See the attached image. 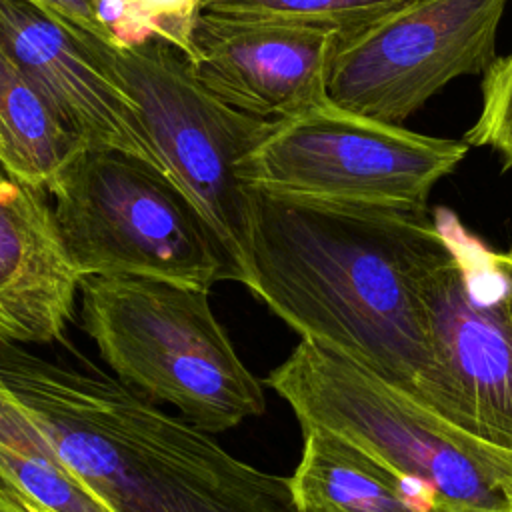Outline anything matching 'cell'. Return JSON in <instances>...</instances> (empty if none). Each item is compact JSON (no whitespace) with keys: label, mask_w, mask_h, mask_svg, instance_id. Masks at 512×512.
I'll list each match as a JSON object with an SVG mask.
<instances>
[{"label":"cell","mask_w":512,"mask_h":512,"mask_svg":"<svg viewBox=\"0 0 512 512\" xmlns=\"http://www.w3.org/2000/svg\"><path fill=\"white\" fill-rule=\"evenodd\" d=\"M448 252L428 208L254 190L244 284L302 338L416 398L430 366L424 284Z\"/></svg>","instance_id":"cell-1"},{"label":"cell","mask_w":512,"mask_h":512,"mask_svg":"<svg viewBox=\"0 0 512 512\" xmlns=\"http://www.w3.org/2000/svg\"><path fill=\"white\" fill-rule=\"evenodd\" d=\"M78 360L0 342V380L112 512H300L290 478L234 458L204 430Z\"/></svg>","instance_id":"cell-2"},{"label":"cell","mask_w":512,"mask_h":512,"mask_svg":"<svg viewBox=\"0 0 512 512\" xmlns=\"http://www.w3.org/2000/svg\"><path fill=\"white\" fill-rule=\"evenodd\" d=\"M266 384L302 430H328L422 486L442 512H512V452L350 358L302 338Z\"/></svg>","instance_id":"cell-3"},{"label":"cell","mask_w":512,"mask_h":512,"mask_svg":"<svg viewBox=\"0 0 512 512\" xmlns=\"http://www.w3.org/2000/svg\"><path fill=\"white\" fill-rule=\"evenodd\" d=\"M208 292L140 276H84L80 316L116 378L204 432L266 410L262 384L212 314Z\"/></svg>","instance_id":"cell-4"},{"label":"cell","mask_w":512,"mask_h":512,"mask_svg":"<svg viewBox=\"0 0 512 512\" xmlns=\"http://www.w3.org/2000/svg\"><path fill=\"white\" fill-rule=\"evenodd\" d=\"M50 194L64 250L82 278L140 276L204 290L242 282L188 196L134 156L86 146Z\"/></svg>","instance_id":"cell-5"},{"label":"cell","mask_w":512,"mask_h":512,"mask_svg":"<svg viewBox=\"0 0 512 512\" xmlns=\"http://www.w3.org/2000/svg\"><path fill=\"white\" fill-rule=\"evenodd\" d=\"M448 256L424 284L430 366L416 398L512 452V250L494 252L452 214Z\"/></svg>","instance_id":"cell-6"},{"label":"cell","mask_w":512,"mask_h":512,"mask_svg":"<svg viewBox=\"0 0 512 512\" xmlns=\"http://www.w3.org/2000/svg\"><path fill=\"white\" fill-rule=\"evenodd\" d=\"M464 140L418 134L330 100L274 120L240 164L252 190L398 208H428L432 188L468 154Z\"/></svg>","instance_id":"cell-7"},{"label":"cell","mask_w":512,"mask_h":512,"mask_svg":"<svg viewBox=\"0 0 512 512\" xmlns=\"http://www.w3.org/2000/svg\"><path fill=\"white\" fill-rule=\"evenodd\" d=\"M112 62L140 108L168 178L210 224L244 284L254 190L238 170L274 120L216 98L196 80L188 60L164 42L114 50Z\"/></svg>","instance_id":"cell-8"},{"label":"cell","mask_w":512,"mask_h":512,"mask_svg":"<svg viewBox=\"0 0 512 512\" xmlns=\"http://www.w3.org/2000/svg\"><path fill=\"white\" fill-rule=\"evenodd\" d=\"M508 0H412L342 38L328 72V100L402 124L458 76H484Z\"/></svg>","instance_id":"cell-9"},{"label":"cell","mask_w":512,"mask_h":512,"mask_svg":"<svg viewBox=\"0 0 512 512\" xmlns=\"http://www.w3.org/2000/svg\"><path fill=\"white\" fill-rule=\"evenodd\" d=\"M0 52L36 84L90 148L118 150L162 172L164 162L118 76L112 52L32 0H0Z\"/></svg>","instance_id":"cell-10"},{"label":"cell","mask_w":512,"mask_h":512,"mask_svg":"<svg viewBox=\"0 0 512 512\" xmlns=\"http://www.w3.org/2000/svg\"><path fill=\"white\" fill-rule=\"evenodd\" d=\"M340 40V32L324 26L202 12L188 64L228 106L280 120L328 100L326 82Z\"/></svg>","instance_id":"cell-11"},{"label":"cell","mask_w":512,"mask_h":512,"mask_svg":"<svg viewBox=\"0 0 512 512\" xmlns=\"http://www.w3.org/2000/svg\"><path fill=\"white\" fill-rule=\"evenodd\" d=\"M80 280L64 250L48 192L0 168V342L62 340Z\"/></svg>","instance_id":"cell-12"},{"label":"cell","mask_w":512,"mask_h":512,"mask_svg":"<svg viewBox=\"0 0 512 512\" xmlns=\"http://www.w3.org/2000/svg\"><path fill=\"white\" fill-rule=\"evenodd\" d=\"M290 476L300 512H442L432 496L344 438L308 428Z\"/></svg>","instance_id":"cell-13"},{"label":"cell","mask_w":512,"mask_h":512,"mask_svg":"<svg viewBox=\"0 0 512 512\" xmlns=\"http://www.w3.org/2000/svg\"><path fill=\"white\" fill-rule=\"evenodd\" d=\"M84 148L48 96L0 52V168L50 194Z\"/></svg>","instance_id":"cell-14"},{"label":"cell","mask_w":512,"mask_h":512,"mask_svg":"<svg viewBox=\"0 0 512 512\" xmlns=\"http://www.w3.org/2000/svg\"><path fill=\"white\" fill-rule=\"evenodd\" d=\"M0 480L32 512H112L0 380Z\"/></svg>","instance_id":"cell-15"},{"label":"cell","mask_w":512,"mask_h":512,"mask_svg":"<svg viewBox=\"0 0 512 512\" xmlns=\"http://www.w3.org/2000/svg\"><path fill=\"white\" fill-rule=\"evenodd\" d=\"M92 6L116 50L164 42L192 62L204 0H92Z\"/></svg>","instance_id":"cell-16"},{"label":"cell","mask_w":512,"mask_h":512,"mask_svg":"<svg viewBox=\"0 0 512 512\" xmlns=\"http://www.w3.org/2000/svg\"><path fill=\"white\" fill-rule=\"evenodd\" d=\"M412 0H204V12L332 28L348 38Z\"/></svg>","instance_id":"cell-17"},{"label":"cell","mask_w":512,"mask_h":512,"mask_svg":"<svg viewBox=\"0 0 512 512\" xmlns=\"http://www.w3.org/2000/svg\"><path fill=\"white\" fill-rule=\"evenodd\" d=\"M464 142L492 148L512 168V52L498 56L482 76V108Z\"/></svg>","instance_id":"cell-18"},{"label":"cell","mask_w":512,"mask_h":512,"mask_svg":"<svg viewBox=\"0 0 512 512\" xmlns=\"http://www.w3.org/2000/svg\"><path fill=\"white\" fill-rule=\"evenodd\" d=\"M58 20H62L66 26L76 30L78 34L86 36L92 42L104 44L108 48H114V40L108 34V30L100 24L92 0H32Z\"/></svg>","instance_id":"cell-19"},{"label":"cell","mask_w":512,"mask_h":512,"mask_svg":"<svg viewBox=\"0 0 512 512\" xmlns=\"http://www.w3.org/2000/svg\"><path fill=\"white\" fill-rule=\"evenodd\" d=\"M0 512H32V510L6 482L0 480Z\"/></svg>","instance_id":"cell-20"},{"label":"cell","mask_w":512,"mask_h":512,"mask_svg":"<svg viewBox=\"0 0 512 512\" xmlns=\"http://www.w3.org/2000/svg\"><path fill=\"white\" fill-rule=\"evenodd\" d=\"M510 506H512V492H510Z\"/></svg>","instance_id":"cell-21"}]
</instances>
